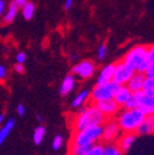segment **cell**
Returning a JSON list of instances; mask_svg holds the SVG:
<instances>
[{"label":"cell","instance_id":"cell-1","mask_svg":"<svg viewBox=\"0 0 154 155\" xmlns=\"http://www.w3.org/2000/svg\"><path fill=\"white\" fill-rule=\"evenodd\" d=\"M106 118L102 116V113L98 110L94 104H90L86 107L79 108L78 114L75 116L73 128L74 130H80L84 128H89L92 126H101Z\"/></svg>","mask_w":154,"mask_h":155},{"label":"cell","instance_id":"cell-2","mask_svg":"<svg viewBox=\"0 0 154 155\" xmlns=\"http://www.w3.org/2000/svg\"><path fill=\"white\" fill-rule=\"evenodd\" d=\"M117 118L116 122L123 133H136L137 128L142 123L146 116L138 110V108H133V110H126L123 108L120 113L116 114Z\"/></svg>","mask_w":154,"mask_h":155},{"label":"cell","instance_id":"cell-3","mask_svg":"<svg viewBox=\"0 0 154 155\" xmlns=\"http://www.w3.org/2000/svg\"><path fill=\"white\" fill-rule=\"evenodd\" d=\"M147 51H148L147 46H142V45L134 46L125 54L122 61L136 73H144V70L149 65L147 61Z\"/></svg>","mask_w":154,"mask_h":155},{"label":"cell","instance_id":"cell-4","mask_svg":"<svg viewBox=\"0 0 154 155\" xmlns=\"http://www.w3.org/2000/svg\"><path fill=\"white\" fill-rule=\"evenodd\" d=\"M99 142H101V126H92L80 130H74L70 145H82L89 148Z\"/></svg>","mask_w":154,"mask_h":155},{"label":"cell","instance_id":"cell-5","mask_svg":"<svg viewBox=\"0 0 154 155\" xmlns=\"http://www.w3.org/2000/svg\"><path fill=\"white\" fill-rule=\"evenodd\" d=\"M119 87L120 85L113 81L106 84H96V86H94L92 90L90 91V100L92 101V104L112 100Z\"/></svg>","mask_w":154,"mask_h":155},{"label":"cell","instance_id":"cell-6","mask_svg":"<svg viewBox=\"0 0 154 155\" xmlns=\"http://www.w3.org/2000/svg\"><path fill=\"white\" fill-rule=\"evenodd\" d=\"M120 134L121 129L116 120L107 118L104 121V123L101 124V140L104 143H115V140L120 138Z\"/></svg>","mask_w":154,"mask_h":155},{"label":"cell","instance_id":"cell-7","mask_svg":"<svg viewBox=\"0 0 154 155\" xmlns=\"http://www.w3.org/2000/svg\"><path fill=\"white\" fill-rule=\"evenodd\" d=\"M134 73L136 71H134L131 67H128L123 61L117 62V63H115L112 81L119 84V85H126Z\"/></svg>","mask_w":154,"mask_h":155},{"label":"cell","instance_id":"cell-8","mask_svg":"<svg viewBox=\"0 0 154 155\" xmlns=\"http://www.w3.org/2000/svg\"><path fill=\"white\" fill-rule=\"evenodd\" d=\"M96 70L94 62L91 61H82L72 68V75L76 79H90Z\"/></svg>","mask_w":154,"mask_h":155},{"label":"cell","instance_id":"cell-9","mask_svg":"<svg viewBox=\"0 0 154 155\" xmlns=\"http://www.w3.org/2000/svg\"><path fill=\"white\" fill-rule=\"evenodd\" d=\"M138 96V110L144 116H152L154 113V96L146 95L142 91L137 92Z\"/></svg>","mask_w":154,"mask_h":155},{"label":"cell","instance_id":"cell-10","mask_svg":"<svg viewBox=\"0 0 154 155\" xmlns=\"http://www.w3.org/2000/svg\"><path fill=\"white\" fill-rule=\"evenodd\" d=\"M98 110L102 113V116L107 120V118H113L115 116L119 113L120 106L115 102L113 100H106V101H101V102H96L94 104Z\"/></svg>","mask_w":154,"mask_h":155},{"label":"cell","instance_id":"cell-11","mask_svg":"<svg viewBox=\"0 0 154 155\" xmlns=\"http://www.w3.org/2000/svg\"><path fill=\"white\" fill-rule=\"evenodd\" d=\"M137 140V135L136 133H125L122 137H120L119 142H117V147L121 149V151L125 154L127 153Z\"/></svg>","mask_w":154,"mask_h":155},{"label":"cell","instance_id":"cell-12","mask_svg":"<svg viewBox=\"0 0 154 155\" xmlns=\"http://www.w3.org/2000/svg\"><path fill=\"white\" fill-rule=\"evenodd\" d=\"M144 79H146V76H144L143 73H134L132 75V78L128 80V83L126 84V86L129 89L131 92L142 91V86H143Z\"/></svg>","mask_w":154,"mask_h":155},{"label":"cell","instance_id":"cell-13","mask_svg":"<svg viewBox=\"0 0 154 155\" xmlns=\"http://www.w3.org/2000/svg\"><path fill=\"white\" fill-rule=\"evenodd\" d=\"M154 132V116H146L139 127L137 128L136 133L139 135H150Z\"/></svg>","mask_w":154,"mask_h":155},{"label":"cell","instance_id":"cell-14","mask_svg":"<svg viewBox=\"0 0 154 155\" xmlns=\"http://www.w3.org/2000/svg\"><path fill=\"white\" fill-rule=\"evenodd\" d=\"M113 69H115V63L106 64V65L100 70L98 79H96V84H106V83L112 81Z\"/></svg>","mask_w":154,"mask_h":155},{"label":"cell","instance_id":"cell-15","mask_svg":"<svg viewBox=\"0 0 154 155\" xmlns=\"http://www.w3.org/2000/svg\"><path fill=\"white\" fill-rule=\"evenodd\" d=\"M131 95H132V92L129 91V89L126 85H120V87L117 89V91H116V94H115L112 100L116 102L120 107H122L126 104V101L129 99Z\"/></svg>","mask_w":154,"mask_h":155},{"label":"cell","instance_id":"cell-16","mask_svg":"<svg viewBox=\"0 0 154 155\" xmlns=\"http://www.w3.org/2000/svg\"><path fill=\"white\" fill-rule=\"evenodd\" d=\"M89 100H90V91L84 89V90H82V91H79L78 94H76V96L73 99L72 107L75 108V110L76 108H82Z\"/></svg>","mask_w":154,"mask_h":155},{"label":"cell","instance_id":"cell-17","mask_svg":"<svg viewBox=\"0 0 154 155\" xmlns=\"http://www.w3.org/2000/svg\"><path fill=\"white\" fill-rule=\"evenodd\" d=\"M75 84H76L75 78H74L72 74H70V75H67L64 79H63L62 84H61L59 94H61L62 96H67L68 94H70V92L73 91V89L75 87Z\"/></svg>","mask_w":154,"mask_h":155},{"label":"cell","instance_id":"cell-18","mask_svg":"<svg viewBox=\"0 0 154 155\" xmlns=\"http://www.w3.org/2000/svg\"><path fill=\"white\" fill-rule=\"evenodd\" d=\"M14 127H15V120L14 118H10L2 124V127H0V145L6 140V138L10 135Z\"/></svg>","mask_w":154,"mask_h":155},{"label":"cell","instance_id":"cell-19","mask_svg":"<svg viewBox=\"0 0 154 155\" xmlns=\"http://www.w3.org/2000/svg\"><path fill=\"white\" fill-rule=\"evenodd\" d=\"M17 12H18V8L14 3H11L9 6H6L5 12L3 14V16H4L3 17V21L5 24H11L15 20V17L17 16Z\"/></svg>","mask_w":154,"mask_h":155},{"label":"cell","instance_id":"cell-20","mask_svg":"<svg viewBox=\"0 0 154 155\" xmlns=\"http://www.w3.org/2000/svg\"><path fill=\"white\" fill-rule=\"evenodd\" d=\"M46 128L43 127V126H37L35 129H33V133H32V140H33V143L36 144V145H40L42 142H43V139H45V137H46Z\"/></svg>","mask_w":154,"mask_h":155},{"label":"cell","instance_id":"cell-21","mask_svg":"<svg viewBox=\"0 0 154 155\" xmlns=\"http://www.w3.org/2000/svg\"><path fill=\"white\" fill-rule=\"evenodd\" d=\"M101 155H123L121 149L117 147L116 143H107L104 144V150Z\"/></svg>","mask_w":154,"mask_h":155},{"label":"cell","instance_id":"cell-22","mask_svg":"<svg viewBox=\"0 0 154 155\" xmlns=\"http://www.w3.org/2000/svg\"><path fill=\"white\" fill-rule=\"evenodd\" d=\"M35 10H36V6L32 2H28L27 4H25L22 8H21V11H22V16L25 17V20H31L35 15Z\"/></svg>","mask_w":154,"mask_h":155},{"label":"cell","instance_id":"cell-23","mask_svg":"<svg viewBox=\"0 0 154 155\" xmlns=\"http://www.w3.org/2000/svg\"><path fill=\"white\" fill-rule=\"evenodd\" d=\"M142 92L149 96H154V78H146L142 86Z\"/></svg>","mask_w":154,"mask_h":155},{"label":"cell","instance_id":"cell-24","mask_svg":"<svg viewBox=\"0 0 154 155\" xmlns=\"http://www.w3.org/2000/svg\"><path fill=\"white\" fill-rule=\"evenodd\" d=\"M102 150H104V144L101 142L99 143H95L92 144L88 150H85L82 155H101L102 154Z\"/></svg>","mask_w":154,"mask_h":155},{"label":"cell","instance_id":"cell-25","mask_svg":"<svg viewBox=\"0 0 154 155\" xmlns=\"http://www.w3.org/2000/svg\"><path fill=\"white\" fill-rule=\"evenodd\" d=\"M126 110H133L138 107V96L137 92H132V95L129 96V99L126 101V104L122 106Z\"/></svg>","mask_w":154,"mask_h":155},{"label":"cell","instance_id":"cell-26","mask_svg":"<svg viewBox=\"0 0 154 155\" xmlns=\"http://www.w3.org/2000/svg\"><path fill=\"white\" fill-rule=\"evenodd\" d=\"M63 137L61 134H57L55 137L53 138V140H52V148H53V150H59L61 148H62V145H63Z\"/></svg>","mask_w":154,"mask_h":155},{"label":"cell","instance_id":"cell-27","mask_svg":"<svg viewBox=\"0 0 154 155\" xmlns=\"http://www.w3.org/2000/svg\"><path fill=\"white\" fill-rule=\"evenodd\" d=\"M106 54H107V47H106V45H101L98 48V57H99V59H104V58L106 57Z\"/></svg>","mask_w":154,"mask_h":155},{"label":"cell","instance_id":"cell-28","mask_svg":"<svg viewBox=\"0 0 154 155\" xmlns=\"http://www.w3.org/2000/svg\"><path fill=\"white\" fill-rule=\"evenodd\" d=\"M26 62V54L24 52H18L16 54V63L17 64H24Z\"/></svg>","mask_w":154,"mask_h":155},{"label":"cell","instance_id":"cell-29","mask_svg":"<svg viewBox=\"0 0 154 155\" xmlns=\"http://www.w3.org/2000/svg\"><path fill=\"white\" fill-rule=\"evenodd\" d=\"M144 76L146 78H154V64L148 65V68L144 70Z\"/></svg>","mask_w":154,"mask_h":155},{"label":"cell","instance_id":"cell-30","mask_svg":"<svg viewBox=\"0 0 154 155\" xmlns=\"http://www.w3.org/2000/svg\"><path fill=\"white\" fill-rule=\"evenodd\" d=\"M16 112H17V114L20 116V117H22V116H25V113H26V107H25L22 104L17 105V107H16Z\"/></svg>","mask_w":154,"mask_h":155},{"label":"cell","instance_id":"cell-31","mask_svg":"<svg viewBox=\"0 0 154 155\" xmlns=\"http://www.w3.org/2000/svg\"><path fill=\"white\" fill-rule=\"evenodd\" d=\"M30 2V0H12V3L18 8V9H20V8H22L25 4H27Z\"/></svg>","mask_w":154,"mask_h":155},{"label":"cell","instance_id":"cell-32","mask_svg":"<svg viewBox=\"0 0 154 155\" xmlns=\"http://www.w3.org/2000/svg\"><path fill=\"white\" fill-rule=\"evenodd\" d=\"M6 74H8V71H6V68H5L4 65H2V64H0V80L5 79Z\"/></svg>","mask_w":154,"mask_h":155},{"label":"cell","instance_id":"cell-33","mask_svg":"<svg viewBox=\"0 0 154 155\" xmlns=\"http://www.w3.org/2000/svg\"><path fill=\"white\" fill-rule=\"evenodd\" d=\"M6 10V3L5 0H0V16H2Z\"/></svg>","mask_w":154,"mask_h":155},{"label":"cell","instance_id":"cell-34","mask_svg":"<svg viewBox=\"0 0 154 155\" xmlns=\"http://www.w3.org/2000/svg\"><path fill=\"white\" fill-rule=\"evenodd\" d=\"M15 70L17 71V73H20V74H22L24 73V64H17L16 63V65H15Z\"/></svg>","mask_w":154,"mask_h":155},{"label":"cell","instance_id":"cell-35","mask_svg":"<svg viewBox=\"0 0 154 155\" xmlns=\"http://www.w3.org/2000/svg\"><path fill=\"white\" fill-rule=\"evenodd\" d=\"M73 2H74V0H65V3H64V9H65V10H69V9L73 6Z\"/></svg>","mask_w":154,"mask_h":155},{"label":"cell","instance_id":"cell-36","mask_svg":"<svg viewBox=\"0 0 154 155\" xmlns=\"http://www.w3.org/2000/svg\"><path fill=\"white\" fill-rule=\"evenodd\" d=\"M5 121V114H0V126H2Z\"/></svg>","mask_w":154,"mask_h":155},{"label":"cell","instance_id":"cell-37","mask_svg":"<svg viewBox=\"0 0 154 155\" xmlns=\"http://www.w3.org/2000/svg\"><path fill=\"white\" fill-rule=\"evenodd\" d=\"M37 120H38V121H40V122H42V121H43V118L41 117V116H40V114H38V116H37Z\"/></svg>","mask_w":154,"mask_h":155}]
</instances>
